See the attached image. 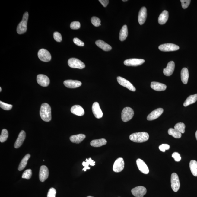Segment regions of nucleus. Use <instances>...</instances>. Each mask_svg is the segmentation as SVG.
<instances>
[{
	"label": "nucleus",
	"instance_id": "obj_1",
	"mask_svg": "<svg viewBox=\"0 0 197 197\" xmlns=\"http://www.w3.org/2000/svg\"><path fill=\"white\" fill-rule=\"evenodd\" d=\"M40 116L43 121L49 122L51 121V109L49 104L46 103L42 104L40 110Z\"/></svg>",
	"mask_w": 197,
	"mask_h": 197
},
{
	"label": "nucleus",
	"instance_id": "obj_2",
	"mask_svg": "<svg viewBox=\"0 0 197 197\" xmlns=\"http://www.w3.org/2000/svg\"><path fill=\"white\" fill-rule=\"evenodd\" d=\"M149 137L147 132H138L132 134L130 136L129 139L134 142L142 143L147 141L149 139Z\"/></svg>",
	"mask_w": 197,
	"mask_h": 197
},
{
	"label": "nucleus",
	"instance_id": "obj_3",
	"mask_svg": "<svg viewBox=\"0 0 197 197\" xmlns=\"http://www.w3.org/2000/svg\"><path fill=\"white\" fill-rule=\"evenodd\" d=\"M29 14L28 12L24 13L22 20L18 24L17 27V32L19 34H24L27 31L28 19Z\"/></svg>",
	"mask_w": 197,
	"mask_h": 197
},
{
	"label": "nucleus",
	"instance_id": "obj_4",
	"mask_svg": "<svg viewBox=\"0 0 197 197\" xmlns=\"http://www.w3.org/2000/svg\"><path fill=\"white\" fill-rule=\"evenodd\" d=\"M134 115V111L133 109L129 107H125L122 111V119L123 122H126L131 119Z\"/></svg>",
	"mask_w": 197,
	"mask_h": 197
},
{
	"label": "nucleus",
	"instance_id": "obj_5",
	"mask_svg": "<svg viewBox=\"0 0 197 197\" xmlns=\"http://www.w3.org/2000/svg\"><path fill=\"white\" fill-rule=\"evenodd\" d=\"M68 65L73 68L83 69L85 67V65L81 61L78 59L72 58L68 61Z\"/></svg>",
	"mask_w": 197,
	"mask_h": 197
},
{
	"label": "nucleus",
	"instance_id": "obj_6",
	"mask_svg": "<svg viewBox=\"0 0 197 197\" xmlns=\"http://www.w3.org/2000/svg\"><path fill=\"white\" fill-rule=\"evenodd\" d=\"M171 186L173 190L175 192L178 191L180 184L178 176L175 173L172 174L171 177Z\"/></svg>",
	"mask_w": 197,
	"mask_h": 197
},
{
	"label": "nucleus",
	"instance_id": "obj_7",
	"mask_svg": "<svg viewBox=\"0 0 197 197\" xmlns=\"http://www.w3.org/2000/svg\"><path fill=\"white\" fill-rule=\"evenodd\" d=\"M38 56L40 60L43 62H49L51 59V55L49 52L44 49H42L39 50Z\"/></svg>",
	"mask_w": 197,
	"mask_h": 197
},
{
	"label": "nucleus",
	"instance_id": "obj_8",
	"mask_svg": "<svg viewBox=\"0 0 197 197\" xmlns=\"http://www.w3.org/2000/svg\"><path fill=\"white\" fill-rule=\"evenodd\" d=\"M117 80L118 83L122 86L125 87L131 91L134 92L135 91L136 88L128 80L120 76L118 77L117 78Z\"/></svg>",
	"mask_w": 197,
	"mask_h": 197
},
{
	"label": "nucleus",
	"instance_id": "obj_9",
	"mask_svg": "<svg viewBox=\"0 0 197 197\" xmlns=\"http://www.w3.org/2000/svg\"><path fill=\"white\" fill-rule=\"evenodd\" d=\"M158 48L162 51L170 52L178 50L179 49V47L173 43H168L160 45Z\"/></svg>",
	"mask_w": 197,
	"mask_h": 197
},
{
	"label": "nucleus",
	"instance_id": "obj_10",
	"mask_svg": "<svg viewBox=\"0 0 197 197\" xmlns=\"http://www.w3.org/2000/svg\"><path fill=\"white\" fill-rule=\"evenodd\" d=\"M145 62L144 59H130L125 60L124 62L125 65L137 67L142 65Z\"/></svg>",
	"mask_w": 197,
	"mask_h": 197
},
{
	"label": "nucleus",
	"instance_id": "obj_11",
	"mask_svg": "<svg viewBox=\"0 0 197 197\" xmlns=\"http://www.w3.org/2000/svg\"><path fill=\"white\" fill-rule=\"evenodd\" d=\"M146 192V188L143 186H137L132 190V194L135 197H143Z\"/></svg>",
	"mask_w": 197,
	"mask_h": 197
},
{
	"label": "nucleus",
	"instance_id": "obj_12",
	"mask_svg": "<svg viewBox=\"0 0 197 197\" xmlns=\"http://www.w3.org/2000/svg\"><path fill=\"white\" fill-rule=\"evenodd\" d=\"M125 163L123 158H119L116 160L113 165V170L114 172H120L124 168Z\"/></svg>",
	"mask_w": 197,
	"mask_h": 197
},
{
	"label": "nucleus",
	"instance_id": "obj_13",
	"mask_svg": "<svg viewBox=\"0 0 197 197\" xmlns=\"http://www.w3.org/2000/svg\"><path fill=\"white\" fill-rule=\"evenodd\" d=\"M37 83L41 86L46 87L50 83V80L48 76L43 74L38 75L37 78Z\"/></svg>",
	"mask_w": 197,
	"mask_h": 197
},
{
	"label": "nucleus",
	"instance_id": "obj_14",
	"mask_svg": "<svg viewBox=\"0 0 197 197\" xmlns=\"http://www.w3.org/2000/svg\"><path fill=\"white\" fill-rule=\"evenodd\" d=\"M92 111L94 116L97 119H100L103 116V113L98 102L94 103L92 106Z\"/></svg>",
	"mask_w": 197,
	"mask_h": 197
},
{
	"label": "nucleus",
	"instance_id": "obj_15",
	"mask_svg": "<svg viewBox=\"0 0 197 197\" xmlns=\"http://www.w3.org/2000/svg\"><path fill=\"white\" fill-rule=\"evenodd\" d=\"M164 110L162 108H158L151 112L147 116L148 121H153L157 119L161 116L163 113Z\"/></svg>",
	"mask_w": 197,
	"mask_h": 197
},
{
	"label": "nucleus",
	"instance_id": "obj_16",
	"mask_svg": "<svg viewBox=\"0 0 197 197\" xmlns=\"http://www.w3.org/2000/svg\"><path fill=\"white\" fill-rule=\"evenodd\" d=\"M48 169L45 165L41 166L40 168L39 179L41 182H44L49 176Z\"/></svg>",
	"mask_w": 197,
	"mask_h": 197
},
{
	"label": "nucleus",
	"instance_id": "obj_17",
	"mask_svg": "<svg viewBox=\"0 0 197 197\" xmlns=\"http://www.w3.org/2000/svg\"><path fill=\"white\" fill-rule=\"evenodd\" d=\"M64 84L68 88H75L81 86L82 83L81 81L76 80H68L64 81Z\"/></svg>",
	"mask_w": 197,
	"mask_h": 197
},
{
	"label": "nucleus",
	"instance_id": "obj_18",
	"mask_svg": "<svg viewBox=\"0 0 197 197\" xmlns=\"http://www.w3.org/2000/svg\"><path fill=\"white\" fill-rule=\"evenodd\" d=\"M137 164L139 170L145 174H148L149 173V169L146 163L141 159H138L137 160Z\"/></svg>",
	"mask_w": 197,
	"mask_h": 197
},
{
	"label": "nucleus",
	"instance_id": "obj_19",
	"mask_svg": "<svg viewBox=\"0 0 197 197\" xmlns=\"http://www.w3.org/2000/svg\"><path fill=\"white\" fill-rule=\"evenodd\" d=\"M147 15V9L145 7H142L139 12L138 16V21L140 25H143L145 22Z\"/></svg>",
	"mask_w": 197,
	"mask_h": 197
},
{
	"label": "nucleus",
	"instance_id": "obj_20",
	"mask_svg": "<svg viewBox=\"0 0 197 197\" xmlns=\"http://www.w3.org/2000/svg\"><path fill=\"white\" fill-rule=\"evenodd\" d=\"M175 68V64L173 61L168 62L166 68L164 69V74L166 76H170L173 73Z\"/></svg>",
	"mask_w": 197,
	"mask_h": 197
},
{
	"label": "nucleus",
	"instance_id": "obj_21",
	"mask_svg": "<svg viewBox=\"0 0 197 197\" xmlns=\"http://www.w3.org/2000/svg\"><path fill=\"white\" fill-rule=\"evenodd\" d=\"M26 138V133L24 130H22L19 134L18 138L17 139L15 142L14 148L16 149H18L22 145Z\"/></svg>",
	"mask_w": 197,
	"mask_h": 197
},
{
	"label": "nucleus",
	"instance_id": "obj_22",
	"mask_svg": "<svg viewBox=\"0 0 197 197\" xmlns=\"http://www.w3.org/2000/svg\"><path fill=\"white\" fill-rule=\"evenodd\" d=\"M71 111L72 114L78 116H83L84 114V110L81 106L76 105L71 108Z\"/></svg>",
	"mask_w": 197,
	"mask_h": 197
},
{
	"label": "nucleus",
	"instance_id": "obj_23",
	"mask_svg": "<svg viewBox=\"0 0 197 197\" xmlns=\"http://www.w3.org/2000/svg\"><path fill=\"white\" fill-rule=\"evenodd\" d=\"M151 87L156 91H163L166 89L167 87L164 84L157 82H152L151 83Z\"/></svg>",
	"mask_w": 197,
	"mask_h": 197
},
{
	"label": "nucleus",
	"instance_id": "obj_24",
	"mask_svg": "<svg viewBox=\"0 0 197 197\" xmlns=\"http://www.w3.org/2000/svg\"><path fill=\"white\" fill-rule=\"evenodd\" d=\"M96 44L99 48L105 51H109L112 49V47L107 43L101 40H98L96 41Z\"/></svg>",
	"mask_w": 197,
	"mask_h": 197
},
{
	"label": "nucleus",
	"instance_id": "obj_25",
	"mask_svg": "<svg viewBox=\"0 0 197 197\" xmlns=\"http://www.w3.org/2000/svg\"><path fill=\"white\" fill-rule=\"evenodd\" d=\"M86 137L84 134H78L77 135H73L70 137V140L71 142L76 144H79L83 141Z\"/></svg>",
	"mask_w": 197,
	"mask_h": 197
},
{
	"label": "nucleus",
	"instance_id": "obj_26",
	"mask_svg": "<svg viewBox=\"0 0 197 197\" xmlns=\"http://www.w3.org/2000/svg\"><path fill=\"white\" fill-rule=\"evenodd\" d=\"M169 17L168 12L167 10H164L159 16L158 22L160 25H164L166 23Z\"/></svg>",
	"mask_w": 197,
	"mask_h": 197
},
{
	"label": "nucleus",
	"instance_id": "obj_27",
	"mask_svg": "<svg viewBox=\"0 0 197 197\" xmlns=\"http://www.w3.org/2000/svg\"><path fill=\"white\" fill-rule=\"evenodd\" d=\"M107 143V141L105 139H95L90 143L91 145L93 147H99L105 145Z\"/></svg>",
	"mask_w": 197,
	"mask_h": 197
},
{
	"label": "nucleus",
	"instance_id": "obj_28",
	"mask_svg": "<svg viewBox=\"0 0 197 197\" xmlns=\"http://www.w3.org/2000/svg\"><path fill=\"white\" fill-rule=\"evenodd\" d=\"M128 27L126 25H124L120 31L119 36L120 40L122 41L125 40L128 37Z\"/></svg>",
	"mask_w": 197,
	"mask_h": 197
},
{
	"label": "nucleus",
	"instance_id": "obj_29",
	"mask_svg": "<svg viewBox=\"0 0 197 197\" xmlns=\"http://www.w3.org/2000/svg\"><path fill=\"white\" fill-rule=\"evenodd\" d=\"M181 79L184 84H187L189 78V72L188 69L184 68L182 70L181 72Z\"/></svg>",
	"mask_w": 197,
	"mask_h": 197
},
{
	"label": "nucleus",
	"instance_id": "obj_30",
	"mask_svg": "<svg viewBox=\"0 0 197 197\" xmlns=\"http://www.w3.org/2000/svg\"><path fill=\"white\" fill-rule=\"evenodd\" d=\"M197 100V94L189 96L185 101L183 105L184 107H187V106L190 105V104L195 103Z\"/></svg>",
	"mask_w": 197,
	"mask_h": 197
},
{
	"label": "nucleus",
	"instance_id": "obj_31",
	"mask_svg": "<svg viewBox=\"0 0 197 197\" xmlns=\"http://www.w3.org/2000/svg\"><path fill=\"white\" fill-rule=\"evenodd\" d=\"M30 155L27 154L24 157L19 165L18 170L19 171H21L25 168L27 164V161L30 158Z\"/></svg>",
	"mask_w": 197,
	"mask_h": 197
},
{
	"label": "nucleus",
	"instance_id": "obj_32",
	"mask_svg": "<svg viewBox=\"0 0 197 197\" xmlns=\"http://www.w3.org/2000/svg\"><path fill=\"white\" fill-rule=\"evenodd\" d=\"M189 167L192 175L197 177V162L194 160H191L189 163Z\"/></svg>",
	"mask_w": 197,
	"mask_h": 197
},
{
	"label": "nucleus",
	"instance_id": "obj_33",
	"mask_svg": "<svg viewBox=\"0 0 197 197\" xmlns=\"http://www.w3.org/2000/svg\"><path fill=\"white\" fill-rule=\"evenodd\" d=\"M85 161L86 162L84 161L82 163L83 166L85 167L83 169V170L85 172L87 170H90V167H89V165L93 166L95 164V162L92 160L91 158H90L88 159H86Z\"/></svg>",
	"mask_w": 197,
	"mask_h": 197
},
{
	"label": "nucleus",
	"instance_id": "obj_34",
	"mask_svg": "<svg viewBox=\"0 0 197 197\" xmlns=\"http://www.w3.org/2000/svg\"><path fill=\"white\" fill-rule=\"evenodd\" d=\"M169 135H172V137L176 138H180L182 137V133L177 131L175 129L170 128L168 131Z\"/></svg>",
	"mask_w": 197,
	"mask_h": 197
},
{
	"label": "nucleus",
	"instance_id": "obj_35",
	"mask_svg": "<svg viewBox=\"0 0 197 197\" xmlns=\"http://www.w3.org/2000/svg\"><path fill=\"white\" fill-rule=\"evenodd\" d=\"M185 128V125L184 123L182 122L177 123L174 127L175 130L182 134L184 133Z\"/></svg>",
	"mask_w": 197,
	"mask_h": 197
},
{
	"label": "nucleus",
	"instance_id": "obj_36",
	"mask_svg": "<svg viewBox=\"0 0 197 197\" xmlns=\"http://www.w3.org/2000/svg\"><path fill=\"white\" fill-rule=\"evenodd\" d=\"M8 132L6 129H3L2 131L1 136H0V141L2 143L4 142L7 140L8 137Z\"/></svg>",
	"mask_w": 197,
	"mask_h": 197
},
{
	"label": "nucleus",
	"instance_id": "obj_37",
	"mask_svg": "<svg viewBox=\"0 0 197 197\" xmlns=\"http://www.w3.org/2000/svg\"><path fill=\"white\" fill-rule=\"evenodd\" d=\"M32 175V171L31 169H28L24 172L22 175L23 179H29L31 178Z\"/></svg>",
	"mask_w": 197,
	"mask_h": 197
},
{
	"label": "nucleus",
	"instance_id": "obj_38",
	"mask_svg": "<svg viewBox=\"0 0 197 197\" xmlns=\"http://www.w3.org/2000/svg\"><path fill=\"white\" fill-rule=\"evenodd\" d=\"M0 107L2 109L5 110H9L13 107V105L5 103L1 101H0Z\"/></svg>",
	"mask_w": 197,
	"mask_h": 197
},
{
	"label": "nucleus",
	"instance_id": "obj_39",
	"mask_svg": "<svg viewBox=\"0 0 197 197\" xmlns=\"http://www.w3.org/2000/svg\"><path fill=\"white\" fill-rule=\"evenodd\" d=\"M91 22L93 25L96 27H98L101 25L100 19L97 17H92L91 19Z\"/></svg>",
	"mask_w": 197,
	"mask_h": 197
},
{
	"label": "nucleus",
	"instance_id": "obj_40",
	"mask_svg": "<svg viewBox=\"0 0 197 197\" xmlns=\"http://www.w3.org/2000/svg\"><path fill=\"white\" fill-rule=\"evenodd\" d=\"M70 27L72 29H79L81 27V24L78 21L73 22L71 24Z\"/></svg>",
	"mask_w": 197,
	"mask_h": 197
},
{
	"label": "nucleus",
	"instance_id": "obj_41",
	"mask_svg": "<svg viewBox=\"0 0 197 197\" xmlns=\"http://www.w3.org/2000/svg\"><path fill=\"white\" fill-rule=\"evenodd\" d=\"M54 39L58 42H60L62 40V36L60 33L58 32H55L53 34Z\"/></svg>",
	"mask_w": 197,
	"mask_h": 197
},
{
	"label": "nucleus",
	"instance_id": "obj_42",
	"mask_svg": "<svg viewBox=\"0 0 197 197\" xmlns=\"http://www.w3.org/2000/svg\"><path fill=\"white\" fill-rule=\"evenodd\" d=\"M56 190L53 188H50L48 191L47 197H56Z\"/></svg>",
	"mask_w": 197,
	"mask_h": 197
},
{
	"label": "nucleus",
	"instance_id": "obj_43",
	"mask_svg": "<svg viewBox=\"0 0 197 197\" xmlns=\"http://www.w3.org/2000/svg\"><path fill=\"white\" fill-rule=\"evenodd\" d=\"M180 2L182 3L183 8L186 9L189 6L191 1L190 0H181Z\"/></svg>",
	"mask_w": 197,
	"mask_h": 197
},
{
	"label": "nucleus",
	"instance_id": "obj_44",
	"mask_svg": "<svg viewBox=\"0 0 197 197\" xmlns=\"http://www.w3.org/2000/svg\"><path fill=\"white\" fill-rule=\"evenodd\" d=\"M170 146L168 144H163L159 146V149L160 151L163 152H165V151L170 149Z\"/></svg>",
	"mask_w": 197,
	"mask_h": 197
},
{
	"label": "nucleus",
	"instance_id": "obj_45",
	"mask_svg": "<svg viewBox=\"0 0 197 197\" xmlns=\"http://www.w3.org/2000/svg\"><path fill=\"white\" fill-rule=\"evenodd\" d=\"M73 41L75 44L78 45V46H83L84 45V43L79 39L77 38H75L73 39Z\"/></svg>",
	"mask_w": 197,
	"mask_h": 197
},
{
	"label": "nucleus",
	"instance_id": "obj_46",
	"mask_svg": "<svg viewBox=\"0 0 197 197\" xmlns=\"http://www.w3.org/2000/svg\"><path fill=\"white\" fill-rule=\"evenodd\" d=\"M172 157L174 158L176 161L179 162L181 160V157L180 154L177 152H174L173 153Z\"/></svg>",
	"mask_w": 197,
	"mask_h": 197
},
{
	"label": "nucleus",
	"instance_id": "obj_47",
	"mask_svg": "<svg viewBox=\"0 0 197 197\" xmlns=\"http://www.w3.org/2000/svg\"><path fill=\"white\" fill-rule=\"evenodd\" d=\"M99 1L104 7L107 6L109 3V1L108 0H99Z\"/></svg>",
	"mask_w": 197,
	"mask_h": 197
},
{
	"label": "nucleus",
	"instance_id": "obj_48",
	"mask_svg": "<svg viewBox=\"0 0 197 197\" xmlns=\"http://www.w3.org/2000/svg\"><path fill=\"white\" fill-rule=\"evenodd\" d=\"M195 136H196V139L197 140V131L196 132V133H195Z\"/></svg>",
	"mask_w": 197,
	"mask_h": 197
},
{
	"label": "nucleus",
	"instance_id": "obj_49",
	"mask_svg": "<svg viewBox=\"0 0 197 197\" xmlns=\"http://www.w3.org/2000/svg\"><path fill=\"white\" fill-rule=\"evenodd\" d=\"M1 91H2V88H1V87H0V92H1Z\"/></svg>",
	"mask_w": 197,
	"mask_h": 197
},
{
	"label": "nucleus",
	"instance_id": "obj_50",
	"mask_svg": "<svg viewBox=\"0 0 197 197\" xmlns=\"http://www.w3.org/2000/svg\"><path fill=\"white\" fill-rule=\"evenodd\" d=\"M124 1V2H125V1H127V0H126V1H124V0H123V1Z\"/></svg>",
	"mask_w": 197,
	"mask_h": 197
},
{
	"label": "nucleus",
	"instance_id": "obj_51",
	"mask_svg": "<svg viewBox=\"0 0 197 197\" xmlns=\"http://www.w3.org/2000/svg\"><path fill=\"white\" fill-rule=\"evenodd\" d=\"M87 197H92V196H87Z\"/></svg>",
	"mask_w": 197,
	"mask_h": 197
}]
</instances>
